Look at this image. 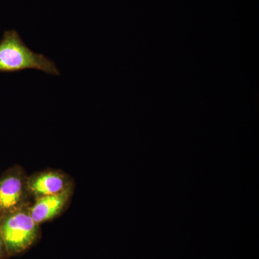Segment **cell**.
<instances>
[{"mask_svg":"<svg viewBox=\"0 0 259 259\" xmlns=\"http://www.w3.org/2000/svg\"><path fill=\"white\" fill-rule=\"evenodd\" d=\"M29 69L60 75L55 62L44 54L30 50L16 30H5L0 40V72H20Z\"/></svg>","mask_w":259,"mask_h":259,"instance_id":"6da1fadb","label":"cell"},{"mask_svg":"<svg viewBox=\"0 0 259 259\" xmlns=\"http://www.w3.org/2000/svg\"><path fill=\"white\" fill-rule=\"evenodd\" d=\"M0 234L8 255L20 254L36 241L39 225L35 222L29 207H23L6 214L0 223Z\"/></svg>","mask_w":259,"mask_h":259,"instance_id":"7a4b0ae2","label":"cell"},{"mask_svg":"<svg viewBox=\"0 0 259 259\" xmlns=\"http://www.w3.org/2000/svg\"><path fill=\"white\" fill-rule=\"evenodd\" d=\"M28 192L27 181L21 175L5 177L0 181V213L6 215L25 207Z\"/></svg>","mask_w":259,"mask_h":259,"instance_id":"3957f363","label":"cell"},{"mask_svg":"<svg viewBox=\"0 0 259 259\" xmlns=\"http://www.w3.org/2000/svg\"><path fill=\"white\" fill-rule=\"evenodd\" d=\"M29 192L35 197H45L62 193L71 188L64 175L59 172L47 171L38 174L27 181Z\"/></svg>","mask_w":259,"mask_h":259,"instance_id":"277c9868","label":"cell"},{"mask_svg":"<svg viewBox=\"0 0 259 259\" xmlns=\"http://www.w3.org/2000/svg\"><path fill=\"white\" fill-rule=\"evenodd\" d=\"M71 193L69 188L62 193L38 197L35 203L29 207L32 219L39 225L55 218L64 208Z\"/></svg>","mask_w":259,"mask_h":259,"instance_id":"5b68a950","label":"cell"},{"mask_svg":"<svg viewBox=\"0 0 259 259\" xmlns=\"http://www.w3.org/2000/svg\"><path fill=\"white\" fill-rule=\"evenodd\" d=\"M5 255H8V252H7L4 241H3L1 234H0V259L4 258Z\"/></svg>","mask_w":259,"mask_h":259,"instance_id":"8992f818","label":"cell"}]
</instances>
